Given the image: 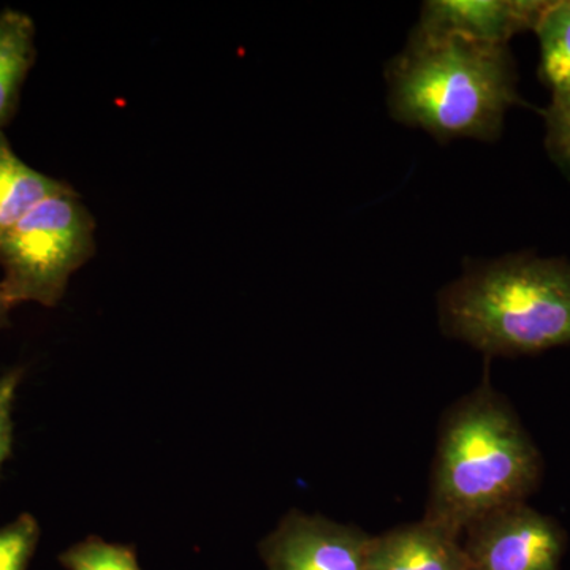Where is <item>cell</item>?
<instances>
[{
    "label": "cell",
    "instance_id": "15",
    "mask_svg": "<svg viewBox=\"0 0 570 570\" xmlns=\"http://www.w3.org/2000/svg\"><path fill=\"white\" fill-rule=\"evenodd\" d=\"M24 376L22 367H14L0 377V469L13 449V407L18 389Z\"/></svg>",
    "mask_w": 570,
    "mask_h": 570
},
{
    "label": "cell",
    "instance_id": "10",
    "mask_svg": "<svg viewBox=\"0 0 570 570\" xmlns=\"http://www.w3.org/2000/svg\"><path fill=\"white\" fill-rule=\"evenodd\" d=\"M70 189V184L29 167L0 134V238L41 202Z\"/></svg>",
    "mask_w": 570,
    "mask_h": 570
},
{
    "label": "cell",
    "instance_id": "1",
    "mask_svg": "<svg viewBox=\"0 0 570 570\" xmlns=\"http://www.w3.org/2000/svg\"><path fill=\"white\" fill-rule=\"evenodd\" d=\"M542 469L538 445L485 377L442 415L423 519L461 539L494 510L527 502Z\"/></svg>",
    "mask_w": 570,
    "mask_h": 570
},
{
    "label": "cell",
    "instance_id": "3",
    "mask_svg": "<svg viewBox=\"0 0 570 570\" xmlns=\"http://www.w3.org/2000/svg\"><path fill=\"white\" fill-rule=\"evenodd\" d=\"M442 333L487 356L570 344V264L531 253L471 262L438 295Z\"/></svg>",
    "mask_w": 570,
    "mask_h": 570
},
{
    "label": "cell",
    "instance_id": "12",
    "mask_svg": "<svg viewBox=\"0 0 570 570\" xmlns=\"http://www.w3.org/2000/svg\"><path fill=\"white\" fill-rule=\"evenodd\" d=\"M67 570H141L135 550L129 546L88 538L59 554Z\"/></svg>",
    "mask_w": 570,
    "mask_h": 570
},
{
    "label": "cell",
    "instance_id": "11",
    "mask_svg": "<svg viewBox=\"0 0 570 570\" xmlns=\"http://www.w3.org/2000/svg\"><path fill=\"white\" fill-rule=\"evenodd\" d=\"M539 39V77L551 96L570 92V0H547L534 31Z\"/></svg>",
    "mask_w": 570,
    "mask_h": 570
},
{
    "label": "cell",
    "instance_id": "2",
    "mask_svg": "<svg viewBox=\"0 0 570 570\" xmlns=\"http://www.w3.org/2000/svg\"><path fill=\"white\" fill-rule=\"evenodd\" d=\"M392 118L441 142L494 141L520 104L509 47L415 28L385 70Z\"/></svg>",
    "mask_w": 570,
    "mask_h": 570
},
{
    "label": "cell",
    "instance_id": "9",
    "mask_svg": "<svg viewBox=\"0 0 570 570\" xmlns=\"http://www.w3.org/2000/svg\"><path fill=\"white\" fill-rule=\"evenodd\" d=\"M37 29L24 11H0V134L17 115L22 86L37 59Z\"/></svg>",
    "mask_w": 570,
    "mask_h": 570
},
{
    "label": "cell",
    "instance_id": "6",
    "mask_svg": "<svg viewBox=\"0 0 570 570\" xmlns=\"http://www.w3.org/2000/svg\"><path fill=\"white\" fill-rule=\"evenodd\" d=\"M371 534L354 524L291 510L261 546L268 570H365Z\"/></svg>",
    "mask_w": 570,
    "mask_h": 570
},
{
    "label": "cell",
    "instance_id": "8",
    "mask_svg": "<svg viewBox=\"0 0 570 570\" xmlns=\"http://www.w3.org/2000/svg\"><path fill=\"white\" fill-rule=\"evenodd\" d=\"M365 570H471L461 539L425 519L371 534Z\"/></svg>",
    "mask_w": 570,
    "mask_h": 570
},
{
    "label": "cell",
    "instance_id": "5",
    "mask_svg": "<svg viewBox=\"0 0 570 570\" xmlns=\"http://www.w3.org/2000/svg\"><path fill=\"white\" fill-rule=\"evenodd\" d=\"M471 570H561L566 534L527 502L494 510L461 535Z\"/></svg>",
    "mask_w": 570,
    "mask_h": 570
},
{
    "label": "cell",
    "instance_id": "14",
    "mask_svg": "<svg viewBox=\"0 0 570 570\" xmlns=\"http://www.w3.org/2000/svg\"><path fill=\"white\" fill-rule=\"evenodd\" d=\"M543 118L547 153L570 181V92L551 96Z\"/></svg>",
    "mask_w": 570,
    "mask_h": 570
},
{
    "label": "cell",
    "instance_id": "13",
    "mask_svg": "<svg viewBox=\"0 0 570 570\" xmlns=\"http://www.w3.org/2000/svg\"><path fill=\"white\" fill-rule=\"evenodd\" d=\"M39 540V521L31 513L0 528V570H28Z\"/></svg>",
    "mask_w": 570,
    "mask_h": 570
},
{
    "label": "cell",
    "instance_id": "4",
    "mask_svg": "<svg viewBox=\"0 0 570 570\" xmlns=\"http://www.w3.org/2000/svg\"><path fill=\"white\" fill-rule=\"evenodd\" d=\"M96 249V219L77 190L51 195L0 238V283L14 306L55 307Z\"/></svg>",
    "mask_w": 570,
    "mask_h": 570
},
{
    "label": "cell",
    "instance_id": "16",
    "mask_svg": "<svg viewBox=\"0 0 570 570\" xmlns=\"http://www.w3.org/2000/svg\"><path fill=\"white\" fill-rule=\"evenodd\" d=\"M14 305L10 302L9 296L6 294L2 283H0V330L10 325V313Z\"/></svg>",
    "mask_w": 570,
    "mask_h": 570
},
{
    "label": "cell",
    "instance_id": "7",
    "mask_svg": "<svg viewBox=\"0 0 570 570\" xmlns=\"http://www.w3.org/2000/svg\"><path fill=\"white\" fill-rule=\"evenodd\" d=\"M547 0H428L420 31L509 47L519 33L534 31Z\"/></svg>",
    "mask_w": 570,
    "mask_h": 570
}]
</instances>
